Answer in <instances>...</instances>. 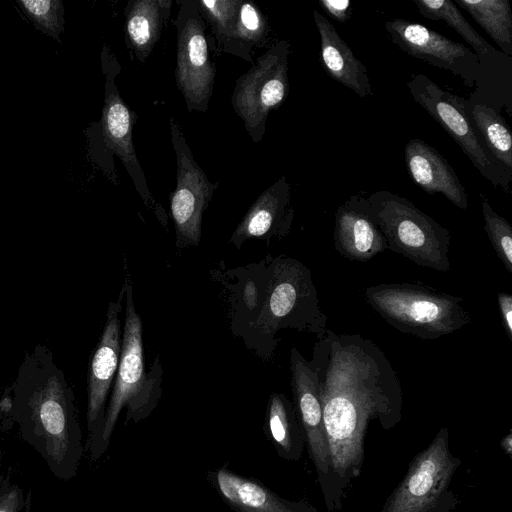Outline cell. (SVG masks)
<instances>
[{"instance_id": "obj_11", "label": "cell", "mask_w": 512, "mask_h": 512, "mask_svg": "<svg viewBox=\"0 0 512 512\" xmlns=\"http://www.w3.org/2000/svg\"><path fill=\"white\" fill-rule=\"evenodd\" d=\"M290 372L293 405L316 469L325 506L329 512H335L342 508L344 497L333 474L317 377L309 360L296 347L290 350Z\"/></svg>"}, {"instance_id": "obj_16", "label": "cell", "mask_w": 512, "mask_h": 512, "mask_svg": "<svg viewBox=\"0 0 512 512\" xmlns=\"http://www.w3.org/2000/svg\"><path fill=\"white\" fill-rule=\"evenodd\" d=\"M290 199V183L281 176L252 203L228 243L240 249L250 239L269 243L273 238L280 240L286 237L294 218Z\"/></svg>"}, {"instance_id": "obj_34", "label": "cell", "mask_w": 512, "mask_h": 512, "mask_svg": "<svg viewBox=\"0 0 512 512\" xmlns=\"http://www.w3.org/2000/svg\"><path fill=\"white\" fill-rule=\"evenodd\" d=\"M4 416V412L2 410L1 400H0V419Z\"/></svg>"}, {"instance_id": "obj_10", "label": "cell", "mask_w": 512, "mask_h": 512, "mask_svg": "<svg viewBox=\"0 0 512 512\" xmlns=\"http://www.w3.org/2000/svg\"><path fill=\"white\" fill-rule=\"evenodd\" d=\"M175 82L189 112L205 113L212 97L216 67L209 52L207 25L195 0H177Z\"/></svg>"}, {"instance_id": "obj_1", "label": "cell", "mask_w": 512, "mask_h": 512, "mask_svg": "<svg viewBox=\"0 0 512 512\" xmlns=\"http://www.w3.org/2000/svg\"><path fill=\"white\" fill-rule=\"evenodd\" d=\"M309 362L319 386L333 474L345 497L361 474L369 425L377 421L390 430L401 421L400 379L380 347L360 334L327 329Z\"/></svg>"}, {"instance_id": "obj_22", "label": "cell", "mask_w": 512, "mask_h": 512, "mask_svg": "<svg viewBox=\"0 0 512 512\" xmlns=\"http://www.w3.org/2000/svg\"><path fill=\"white\" fill-rule=\"evenodd\" d=\"M265 434L279 457L288 461L301 459L305 436L293 403L282 393H272L267 401Z\"/></svg>"}, {"instance_id": "obj_6", "label": "cell", "mask_w": 512, "mask_h": 512, "mask_svg": "<svg viewBox=\"0 0 512 512\" xmlns=\"http://www.w3.org/2000/svg\"><path fill=\"white\" fill-rule=\"evenodd\" d=\"M101 65L105 76L104 105L100 121L90 127L87 136L92 159L117 185L118 174L113 161V156L116 155L132 179L145 206L153 211L159 222L166 227L168 216L153 197L134 148L132 132L137 119L136 114L123 101L115 82L121 67L106 44L101 51Z\"/></svg>"}, {"instance_id": "obj_17", "label": "cell", "mask_w": 512, "mask_h": 512, "mask_svg": "<svg viewBox=\"0 0 512 512\" xmlns=\"http://www.w3.org/2000/svg\"><path fill=\"white\" fill-rule=\"evenodd\" d=\"M333 242L341 256L356 262H367L388 250L386 238L366 214L360 195L351 196L336 209Z\"/></svg>"}, {"instance_id": "obj_29", "label": "cell", "mask_w": 512, "mask_h": 512, "mask_svg": "<svg viewBox=\"0 0 512 512\" xmlns=\"http://www.w3.org/2000/svg\"><path fill=\"white\" fill-rule=\"evenodd\" d=\"M482 213L488 239L504 268L512 274V227L504 217L493 210L483 196Z\"/></svg>"}, {"instance_id": "obj_33", "label": "cell", "mask_w": 512, "mask_h": 512, "mask_svg": "<svg viewBox=\"0 0 512 512\" xmlns=\"http://www.w3.org/2000/svg\"><path fill=\"white\" fill-rule=\"evenodd\" d=\"M511 444H512V433L510 431L505 437H503V439L501 441L502 448L507 452V454L509 456H511V451H512Z\"/></svg>"}, {"instance_id": "obj_7", "label": "cell", "mask_w": 512, "mask_h": 512, "mask_svg": "<svg viewBox=\"0 0 512 512\" xmlns=\"http://www.w3.org/2000/svg\"><path fill=\"white\" fill-rule=\"evenodd\" d=\"M366 214L387 240L388 250L423 267L450 270V231L409 199L389 191L362 197Z\"/></svg>"}, {"instance_id": "obj_5", "label": "cell", "mask_w": 512, "mask_h": 512, "mask_svg": "<svg viewBox=\"0 0 512 512\" xmlns=\"http://www.w3.org/2000/svg\"><path fill=\"white\" fill-rule=\"evenodd\" d=\"M364 298L390 326L422 340H436L471 322L463 298L418 281L369 286Z\"/></svg>"}, {"instance_id": "obj_28", "label": "cell", "mask_w": 512, "mask_h": 512, "mask_svg": "<svg viewBox=\"0 0 512 512\" xmlns=\"http://www.w3.org/2000/svg\"><path fill=\"white\" fill-rule=\"evenodd\" d=\"M17 4L37 30L60 42L65 25L61 0H17Z\"/></svg>"}, {"instance_id": "obj_35", "label": "cell", "mask_w": 512, "mask_h": 512, "mask_svg": "<svg viewBox=\"0 0 512 512\" xmlns=\"http://www.w3.org/2000/svg\"><path fill=\"white\" fill-rule=\"evenodd\" d=\"M0 466H1V449H0Z\"/></svg>"}, {"instance_id": "obj_26", "label": "cell", "mask_w": 512, "mask_h": 512, "mask_svg": "<svg viewBox=\"0 0 512 512\" xmlns=\"http://www.w3.org/2000/svg\"><path fill=\"white\" fill-rule=\"evenodd\" d=\"M470 114L490 154L501 165L511 169L512 136L505 119L496 110L483 104H475Z\"/></svg>"}, {"instance_id": "obj_14", "label": "cell", "mask_w": 512, "mask_h": 512, "mask_svg": "<svg viewBox=\"0 0 512 512\" xmlns=\"http://www.w3.org/2000/svg\"><path fill=\"white\" fill-rule=\"evenodd\" d=\"M391 41L403 52L461 77L472 88L481 72L479 57L461 43L416 22L396 18L385 23Z\"/></svg>"}, {"instance_id": "obj_15", "label": "cell", "mask_w": 512, "mask_h": 512, "mask_svg": "<svg viewBox=\"0 0 512 512\" xmlns=\"http://www.w3.org/2000/svg\"><path fill=\"white\" fill-rule=\"evenodd\" d=\"M124 292L122 285L116 301L108 304L105 324L88 369L86 422L89 435L96 431L103 420L109 392L118 369Z\"/></svg>"}, {"instance_id": "obj_12", "label": "cell", "mask_w": 512, "mask_h": 512, "mask_svg": "<svg viewBox=\"0 0 512 512\" xmlns=\"http://www.w3.org/2000/svg\"><path fill=\"white\" fill-rule=\"evenodd\" d=\"M413 99L453 138L481 175L494 186L509 191L502 165L484 148L466 110L467 101L444 91L424 74L407 82Z\"/></svg>"}, {"instance_id": "obj_32", "label": "cell", "mask_w": 512, "mask_h": 512, "mask_svg": "<svg viewBox=\"0 0 512 512\" xmlns=\"http://www.w3.org/2000/svg\"><path fill=\"white\" fill-rule=\"evenodd\" d=\"M497 300L504 332L512 341V295L508 292H499Z\"/></svg>"}, {"instance_id": "obj_19", "label": "cell", "mask_w": 512, "mask_h": 512, "mask_svg": "<svg viewBox=\"0 0 512 512\" xmlns=\"http://www.w3.org/2000/svg\"><path fill=\"white\" fill-rule=\"evenodd\" d=\"M405 163L412 180L429 195L441 193L462 210L468 207V195L450 163L434 147L420 139H411L404 150Z\"/></svg>"}, {"instance_id": "obj_20", "label": "cell", "mask_w": 512, "mask_h": 512, "mask_svg": "<svg viewBox=\"0 0 512 512\" xmlns=\"http://www.w3.org/2000/svg\"><path fill=\"white\" fill-rule=\"evenodd\" d=\"M313 19L320 36V61L326 73L358 96H371L370 79L363 63L325 16L313 10Z\"/></svg>"}, {"instance_id": "obj_27", "label": "cell", "mask_w": 512, "mask_h": 512, "mask_svg": "<svg viewBox=\"0 0 512 512\" xmlns=\"http://www.w3.org/2000/svg\"><path fill=\"white\" fill-rule=\"evenodd\" d=\"M206 25L210 27L207 36L209 48L219 55L229 37L242 0H195Z\"/></svg>"}, {"instance_id": "obj_2", "label": "cell", "mask_w": 512, "mask_h": 512, "mask_svg": "<svg viewBox=\"0 0 512 512\" xmlns=\"http://www.w3.org/2000/svg\"><path fill=\"white\" fill-rule=\"evenodd\" d=\"M210 273L226 294L232 334L259 358L274 356L281 329L316 339L325 335L328 316L319 305L311 270L299 260L268 254L257 263Z\"/></svg>"}, {"instance_id": "obj_8", "label": "cell", "mask_w": 512, "mask_h": 512, "mask_svg": "<svg viewBox=\"0 0 512 512\" xmlns=\"http://www.w3.org/2000/svg\"><path fill=\"white\" fill-rule=\"evenodd\" d=\"M449 443V430L440 428L430 444L414 456L381 512H451L456 508L458 498L451 482L461 459L452 454Z\"/></svg>"}, {"instance_id": "obj_9", "label": "cell", "mask_w": 512, "mask_h": 512, "mask_svg": "<svg viewBox=\"0 0 512 512\" xmlns=\"http://www.w3.org/2000/svg\"><path fill=\"white\" fill-rule=\"evenodd\" d=\"M290 43L279 40L256 58L235 82L231 105L254 143H260L270 112L285 102L289 93Z\"/></svg>"}, {"instance_id": "obj_4", "label": "cell", "mask_w": 512, "mask_h": 512, "mask_svg": "<svg viewBox=\"0 0 512 512\" xmlns=\"http://www.w3.org/2000/svg\"><path fill=\"white\" fill-rule=\"evenodd\" d=\"M123 287L125 304L120 359L103 420L88 436L87 448L93 460L99 459L108 449L123 409L125 424H137L151 415L162 396L163 368L158 355L149 370H145L143 325L135 308L129 274L125 276Z\"/></svg>"}, {"instance_id": "obj_13", "label": "cell", "mask_w": 512, "mask_h": 512, "mask_svg": "<svg viewBox=\"0 0 512 512\" xmlns=\"http://www.w3.org/2000/svg\"><path fill=\"white\" fill-rule=\"evenodd\" d=\"M172 147L176 155V186L170 195V213L176 247L198 246L202 235L203 213L218 182L212 183L194 159L179 123L169 118Z\"/></svg>"}, {"instance_id": "obj_31", "label": "cell", "mask_w": 512, "mask_h": 512, "mask_svg": "<svg viewBox=\"0 0 512 512\" xmlns=\"http://www.w3.org/2000/svg\"><path fill=\"white\" fill-rule=\"evenodd\" d=\"M319 4L331 18L340 23L351 18L352 8L349 0H319Z\"/></svg>"}, {"instance_id": "obj_18", "label": "cell", "mask_w": 512, "mask_h": 512, "mask_svg": "<svg viewBox=\"0 0 512 512\" xmlns=\"http://www.w3.org/2000/svg\"><path fill=\"white\" fill-rule=\"evenodd\" d=\"M210 480L224 502L235 512H319L307 502L284 499L258 480L225 467L211 472Z\"/></svg>"}, {"instance_id": "obj_24", "label": "cell", "mask_w": 512, "mask_h": 512, "mask_svg": "<svg viewBox=\"0 0 512 512\" xmlns=\"http://www.w3.org/2000/svg\"><path fill=\"white\" fill-rule=\"evenodd\" d=\"M501 50L512 56V13L508 0H455Z\"/></svg>"}, {"instance_id": "obj_21", "label": "cell", "mask_w": 512, "mask_h": 512, "mask_svg": "<svg viewBox=\"0 0 512 512\" xmlns=\"http://www.w3.org/2000/svg\"><path fill=\"white\" fill-rule=\"evenodd\" d=\"M172 0H129L125 9L124 40L131 59L145 63L171 16Z\"/></svg>"}, {"instance_id": "obj_23", "label": "cell", "mask_w": 512, "mask_h": 512, "mask_svg": "<svg viewBox=\"0 0 512 512\" xmlns=\"http://www.w3.org/2000/svg\"><path fill=\"white\" fill-rule=\"evenodd\" d=\"M271 27L260 7L252 1H242L238 15L221 53L254 63V52L264 47L270 38Z\"/></svg>"}, {"instance_id": "obj_3", "label": "cell", "mask_w": 512, "mask_h": 512, "mask_svg": "<svg viewBox=\"0 0 512 512\" xmlns=\"http://www.w3.org/2000/svg\"><path fill=\"white\" fill-rule=\"evenodd\" d=\"M7 413L56 478L76 476L84 447L75 395L46 345L25 353Z\"/></svg>"}, {"instance_id": "obj_25", "label": "cell", "mask_w": 512, "mask_h": 512, "mask_svg": "<svg viewBox=\"0 0 512 512\" xmlns=\"http://www.w3.org/2000/svg\"><path fill=\"white\" fill-rule=\"evenodd\" d=\"M418 12L430 20H442L454 29L481 58L494 56L498 51L486 41L466 20L451 0H413Z\"/></svg>"}, {"instance_id": "obj_30", "label": "cell", "mask_w": 512, "mask_h": 512, "mask_svg": "<svg viewBox=\"0 0 512 512\" xmlns=\"http://www.w3.org/2000/svg\"><path fill=\"white\" fill-rule=\"evenodd\" d=\"M25 506L23 489L5 478L0 485V512H21Z\"/></svg>"}]
</instances>
